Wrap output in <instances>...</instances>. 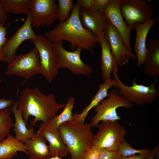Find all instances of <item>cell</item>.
Returning <instances> with one entry per match:
<instances>
[{
    "label": "cell",
    "mask_w": 159,
    "mask_h": 159,
    "mask_svg": "<svg viewBox=\"0 0 159 159\" xmlns=\"http://www.w3.org/2000/svg\"><path fill=\"white\" fill-rule=\"evenodd\" d=\"M16 102L17 109L26 125L30 116L34 117L30 122L32 126L39 121L47 125L65 104L57 102L54 94L45 95L37 87L24 88Z\"/></svg>",
    "instance_id": "6da1fadb"
},
{
    "label": "cell",
    "mask_w": 159,
    "mask_h": 159,
    "mask_svg": "<svg viewBox=\"0 0 159 159\" xmlns=\"http://www.w3.org/2000/svg\"><path fill=\"white\" fill-rule=\"evenodd\" d=\"M80 6L76 3L68 19L59 23L45 36L53 43L66 41L70 43V49L73 50L79 47L94 53V49L98 43L97 37L86 30L79 18Z\"/></svg>",
    "instance_id": "7a4b0ae2"
},
{
    "label": "cell",
    "mask_w": 159,
    "mask_h": 159,
    "mask_svg": "<svg viewBox=\"0 0 159 159\" xmlns=\"http://www.w3.org/2000/svg\"><path fill=\"white\" fill-rule=\"evenodd\" d=\"M58 131L71 155V159H82L93 145V135L89 123L67 122L60 125Z\"/></svg>",
    "instance_id": "3957f363"
},
{
    "label": "cell",
    "mask_w": 159,
    "mask_h": 159,
    "mask_svg": "<svg viewBox=\"0 0 159 159\" xmlns=\"http://www.w3.org/2000/svg\"><path fill=\"white\" fill-rule=\"evenodd\" d=\"M107 97L93 108L96 114L89 123L92 128L97 127L100 122L102 121L120 120V116L118 115L117 109L120 107L130 109L133 106V104L122 96L117 90H111Z\"/></svg>",
    "instance_id": "277c9868"
},
{
    "label": "cell",
    "mask_w": 159,
    "mask_h": 159,
    "mask_svg": "<svg viewBox=\"0 0 159 159\" xmlns=\"http://www.w3.org/2000/svg\"><path fill=\"white\" fill-rule=\"evenodd\" d=\"M97 127L98 131L93 135V144L101 149L118 151L120 145L126 141V131L118 120L102 121Z\"/></svg>",
    "instance_id": "5b68a950"
},
{
    "label": "cell",
    "mask_w": 159,
    "mask_h": 159,
    "mask_svg": "<svg viewBox=\"0 0 159 159\" xmlns=\"http://www.w3.org/2000/svg\"><path fill=\"white\" fill-rule=\"evenodd\" d=\"M31 41L39 54L40 74L51 83L57 75L59 69L54 44L43 34L36 35Z\"/></svg>",
    "instance_id": "8992f818"
},
{
    "label": "cell",
    "mask_w": 159,
    "mask_h": 159,
    "mask_svg": "<svg viewBox=\"0 0 159 159\" xmlns=\"http://www.w3.org/2000/svg\"><path fill=\"white\" fill-rule=\"evenodd\" d=\"M62 43H53L56 50L59 69L67 68L74 75L89 77L92 69L81 59L80 54L83 49L78 47L73 51H69L64 47Z\"/></svg>",
    "instance_id": "52a82bcc"
},
{
    "label": "cell",
    "mask_w": 159,
    "mask_h": 159,
    "mask_svg": "<svg viewBox=\"0 0 159 159\" xmlns=\"http://www.w3.org/2000/svg\"><path fill=\"white\" fill-rule=\"evenodd\" d=\"M41 73V64L38 51L34 47L29 52L16 55L8 64L5 74L16 75L26 79Z\"/></svg>",
    "instance_id": "ba28073f"
},
{
    "label": "cell",
    "mask_w": 159,
    "mask_h": 159,
    "mask_svg": "<svg viewBox=\"0 0 159 159\" xmlns=\"http://www.w3.org/2000/svg\"><path fill=\"white\" fill-rule=\"evenodd\" d=\"M121 13L125 22L131 30L137 24L144 23L153 18L152 8L145 0H121Z\"/></svg>",
    "instance_id": "9c48e42d"
},
{
    "label": "cell",
    "mask_w": 159,
    "mask_h": 159,
    "mask_svg": "<svg viewBox=\"0 0 159 159\" xmlns=\"http://www.w3.org/2000/svg\"><path fill=\"white\" fill-rule=\"evenodd\" d=\"M119 86L116 87L117 91L122 96L132 104L143 105L150 104L159 96V87L156 86V81L149 86L138 84L134 79L131 86L124 84L120 80Z\"/></svg>",
    "instance_id": "30bf717a"
},
{
    "label": "cell",
    "mask_w": 159,
    "mask_h": 159,
    "mask_svg": "<svg viewBox=\"0 0 159 159\" xmlns=\"http://www.w3.org/2000/svg\"><path fill=\"white\" fill-rule=\"evenodd\" d=\"M102 32L110 45L112 54L119 68L129 64L131 59L136 60L135 54L125 47L121 34L106 18Z\"/></svg>",
    "instance_id": "8fae6325"
},
{
    "label": "cell",
    "mask_w": 159,
    "mask_h": 159,
    "mask_svg": "<svg viewBox=\"0 0 159 159\" xmlns=\"http://www.w3.org/2000/svg\"><path fill=\"white\" fill-rule=\"evenodd\" d=\"M31 24V16L29 14L23 24L17 28L15 33L7 39L3 46L0 54V61L10 63L14 59L16 52L24 41L31 40L36 36Z\"/></svg>",
    "instance_id": "7c38bea8"
},
{
    "label": "cell",
    "mask_w": 159,
    "mask_h": 159,
    "mask_svg": "<svg viewBox=\"0 0 159 159\" xmlns=\"http://www.w3.org/2000/svg\"><path fill=\"white\" fill-rule=\"evenodd\" d=\"M58 4L54 0H32L29 9L32 27L49 26L57 18Z\"/></svg>",
    "instance_id": "4fadbf2b"
},
{
    "label": "cell",
    "mask_w": 159,
    "mask_h": 159,
    "mask_svg": "<svg viewBox=\"0 0 159 159\" xmlns=\"http://www.w3.org/2000/svg\"><path fill=\"white\" fill-rule=\"evenodd\" d=\"M121 0H110L104 11L107 19L121 34L125 47L130 52L131 30L126 25L120 12V5Z\"/></svg>",
    "instance_id": "5bb4252c"
},
{
    "label": "cell",
    "mask_w": 159,
    "mask_h": 159,
    "mask_svg": "<svg viewBox=\"0 0 159 159\" xmlns=\"http://www.w3.org/2000/svg\"><path fill=\"white\" fill-rule=\"evenodd\" d=\"M156 23L155 19L153 18L142 24H137L135 29L136 36L134 51L137 60V65L140 66L144 64L147 52L146 38L151 28Z\"/></svg>",
    "instance_id": "9a60e30c"
},
{
    "label": "cell",
    "mask_w": 159,
    "mask_h": 159,
    "mask_svg": "<svg viewBox=\"0 0 159 159\" xmlns=\"http://www.w3.org/2000/svg\"><path fill=\"white\" fill-rule=\"evenodd\" d=\"M118 75L113 79L104 81L99 85L98 91L93 96L90 103L80 113L74 112L73 115V120L81 124H85V121L90 110L98 105L102 100L107 97L108 91L113 86L118 87L119 85Z\"/></svg>",
    "instance_id": "2e32d148"
},
{
    "label": "cell",
    "mask_w": 159,
    "mask_h": 159,
    "mask_svg": "<svg viewBox=\"0 0 159 159\" xmlns=\"http://www.w3.org/2000/svg\"><path fill=\"white\" fill-rule=\"evenodd\" d=\"M79 18L83 27L97 37L102 32L106 19L104 13L80 7Z\"/></svg>",
    "instance_id": "e0dca14e"
},
{
    "label": "cell",
    "mask_w": 159,
    "mask_h": 159,
    "mask_svg": "<svg viewBox=\"0 0 159 159\" xmlns=\"http://www.w3.org/2000/svg\"><path fill=\"white\" fill-rule=\"evenodd\" d=\"M101 48V71L104 81L111 79V74L117 72L119 67L112 54L110 45L102 32L97 37Z\"/></svg>",
    "instance_id": "ac0fdd59"
},
{
    "label": "cell",
    "mask_w": 159,
    "mask_h": 159,
    "mask_svg": "<svg viewBox=\"0 0 159 159\" xmlns=\"http://www.w3.org/2000/svg\"><path fill=\"white\" fill-rule=\"evenodd\" d=\"M37 132L48 142L51 157L62 158L69 154L68 150L58 131H54L49 129L45 124L42 123L39 125Z\"/></svg>",
    "instance_id": "d6986e66"
},
{
    "label": "cell",
    "mask_w": 159,
    "mask_h": 159,
    "mask_svg": "<svg viewBox=\"0 0 159 159\" xmlns=\"http://www.w3.org/2000/svg\"><path fill=\"white\" fill-rule=\"evenodd\" d=\"M146 48L144 73L149 77L156 78L159 76V39H151L146 44Z\"/></svg>",
    "instance_id": "ffe728a7"
},
{
    "label": "cell",
    "mask_w": 159,
    "mask_h": 159,
    "mask_svg": "<svg viewBox=\"0 0 159 159\" xmlns=\"http://www.w3.org/2000/svg\"><path fill=\"white\" fill-rule=\"evenodd\" d=\"M45 138L37 132L33 138L24 143L28 153L29 159H47L51 157Z\"/></svg>",
    "instance_id": "44dd1931"
},
{
    "label": "cell",
    "mask_w": 159,
    "mask_h": 159,
    "mask_svg": "<svg viewBox=\"0 0 159 159\" xmlns=\"http://www.w3.org/2000/svg\"><path fill=\"white\" fill-rule=\"evenodd\" d=\"M10 109L13 114L15 119L13 126L15 137L24 143L26 140L33 137L35 133L34 129L32 127L29 128L26 127V124L23 118L21 113L17 109L16 101Z\"/></svg>",
    "instance_id": "7402d4cb"
},
{
    "label": "cell",
    "mask_w": 159,
    "mask_h": 159,
    "mask_svg": "<svg viewBox=\"0 0 159 159\" xmlns=\"http://www.w3.org/2000/svg\"><path fill=\"white\" fill-rule=\"evenodd\" d=\"M18 152H23L28 155L24 143L9 133L0 142V159H12Z\"/></svg>",
    "instance_id": "603a6c76"
},
{
    "label": "cell",
    "mask_w": 159,
    "mask_h": 159,
    "mask_svg": "<svg viewBox=\"0 0 159 159\" xmlns=\"http://www.w3.org/2000/svg\"><path fill=\"white\" fill-rule=\"evenodd\" d=\"M75 102V99L70 97L63 108L62 112L56 115L47 125H45L49 130L57 131L61 125L65 122L73 120L72 110Z\"/></svg>",
    "instance_id": "cb8c5ba5"
},
{
    "label": "cell",
    "mask_w": 159,
    "mask_h": 159,
    "mask_svg": "<svg viewBox=\"0 0 159 159\" xmlns=\"http://www.w3.org/2000/svg\"><path fill=\"white\" fill-rule=\"evenodd\" d=\"M32 0H0L8 13L29 14Z\"/></svg>",
    "instance_id": "d4e9b609"
},
{
    "label": "cell",
    "mask_w": 159,
    "mask_h": 159,
    "mask_svg": "<svg viewBox=\"0 0 159 159\" xmlns=\"http://www.w3.org/2000/svg\"><path fill=\"white\" fill-rule=\"evenodd\" d=\"M11 113L10 108L0 110V142L8 136L13 127Z\"/></svg>",
    "instance_id": "484cf974"
},
{
    "label": "cell",
    "mask_w": 159,
    "mask_h": 159,
    "mask_svg": "<svg viewBox=\"0 0 159 159\" xmlns=\"http://www.w3.org/2000/svg\"><path fill=\"white\" fill-rule=\"evenodd\" d=\"M57 18L60 23H63L69 18V13L72 10L74 4L72 0H58Z\"/></svg>",
    "instance_id": "4316f807"
},
{
    "label": "cell",
    "mask_w": 159,
    "mask_h": 159,
    "mask_svg": "<svg viewBox=\"0 0 159 159\" xmlns=\"http://www.w3.org/2000/svg\"><path fill=\"white\" fill-rule=\"evenodd\" d=\"M149 150L147 148L142 149H136L133 148L128 143L125 141L119 146L118 151L122 157L136 154H148Z\"/></svg>",
    "instance_id": "83f0119b"
},
{
    "label": "cell",
    "mask_w": 159,
    "mask_h": 159,
    "mask_svg": "<svg viewBox=\"0 0 159 159\" xmlns=\"http://www.w3.org/2000/svg\"><path fill=\"white\" fill-rule=\"evenodd\" d=\"M122 158L118 150L102 149L99 159H122Z\"/></svg>",
    "instance_id": "f1b7e54d"
},
{
    "label": "cell",
    "mask_w": 159,
    "mask_h": 159,
    "mask_svg": "<svg viewBox=\"0 0 159 159\" xmlns=\"http://www.w3.org/2000/svg\"><path fill=\"white\" fill-rule=\"evenodd\" d=\"M101 149L93 145L83 155L82 159H99Z\"/></svg>",
    "instance_id": "f546056e"
},
{
    "label": "cell",
    "mask_w": 159,
    "mask_h": 159,
    "mask_svg": "<svg viewBox=\"0 0 159 159\" xmlns=\"http://www.w3.org/2000/svg\"><path fill=\"white\" fill-rule=\"evenodd\" d=\"M109 1L110 0H92V9L104 13L105 8Z\"/></svg>",
    "instance_id": "4dcf8cb0"
},
{
    "label": "cell",
    "mask_w": 159,
    "mask_h": 159,
    "mask_svg": "<svg viewBox=\"0 0 159 159\" xmlns=\"http://www.w3.org/2000/svg\"><path fill=\"white\" fill-rule=\"evenodd\" d=\"M8 13L4 6L0 2V26H4L7 20Z\"/></svg>",
    "instance_id": "1f68e13d"
},
{
    "label": "cell",
    "mask_w": 159,
    "mask_h": 159,
    "mask_svg": "<svg viewBox=\"0 0 159 159\" xmlns=\"http://www.w3.org/2000/svg\"><path fill=\"white\" fill-rule=\"evenodd\" d=\"M6 35V27L0 26V54L2 48L7 39Z\"/></svg>",
    "instance_id": "d6a6232c"
},
{
    "label": "cell",
    "mask_w": 159,
    "mask_h": 159,
    "mask_svg": "<svg viewBox=\"0 0 159 159\" xmlns=\"http://www.w3.org/2000/svg\"><path fill=\"white\" fill-rule=\"evenodd\" d=\"M14 102L13 100L0 98V110L10 108Z\"/></svg>",
    "instance_id": "836d02e7"
},
{
    "label": "cell",
    "mask_w": 159,
    "mask_h": 159,
    "mask_svg": "<svg viewBox=\"0 0 159 159\" xmlns=\"http://www.w3.org/2000/svg\"><path fill=\"white\" fill-rule=\"evenodd\" d=\"M159 146L158 145L155 147L153 149L149 150V152L147 157L145 159H155L156 158H158Z\"/></svg>",
    "instance_id": "e575fe53"
},
{
    "label": "cell",
    "mask_w": 159,
    "mask_h": 159,
    "mask_svg": "<svg viewBox=\"0 0 159 159\" xmlns=\"http://www.w3.org/2000/svg\"><path fill=\"white\" fill-rule=\"evenodd\" d=\"M92 0H78L77 3L81 8L86 9H92Z\"/></svg>",
    "instance_id": "d590c367"
},
{
    "label": "cell",
    "mask_w": 159,
    "mask_h": 159,
    "mask_svg": "<svg viewBox=\"0 0 159 159\" xmlns=\"http://www.w3.org/2000/svg\"><path fill=\"white\" fill-rule=\"evenodd\" d=\"M148 154L141 153L135 154L126 157H122V159H145Z\"/></svg>",
    "instance_id": "8d00e7d4"
},
{
    "label": "cell",
    "mask_w": 159,
    "mask_h": 159,
    "mask_svg": "<svg viewBox=\"0 0 159 159\" xmlns=\"http://www.w3.org/2000/svg\"><path fill=\"white\" fill-rule=\"evenodd\" d=\"M47 159H62L57 157H51Z\"/></svg>",
    "instance_id": "74e56055"
}]
</instances>
